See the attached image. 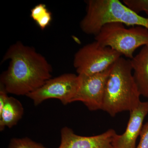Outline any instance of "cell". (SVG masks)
Returning <instances> with one entry per match:
<instances>
[{
    "instance_id": "1",
    "label": "cell",
    "mask_w": 148,
    "mask_h": 148,
    "mask_svg": "<svg viewBox=\"0 0 148 148\" xmlns=\"http://www.w3.org/2000/svg\"><path fill=\"white\" fill-rule=\"evenodd\" d=\"M8 60L9 66L0 78V84L8 93L27 96L51 78L52 67L45 57L21 42L9 48L2 62Z\"/></svg>"
},
{
    "instance_id": "2",
    "label": "cell",
    "mask_w": 148,
    "mask_h": 148,
    "mask_svg": "<svg viewBox=\"0 0 148 148\" xmlns=\"http://www.w3.org/2000/svg\"><path fill=\"white\" fill-rule=\"evenodd\" d=\"M140 95L130 60L121 56L111 67L102 110L112 117L124 111L130 112L141 102Z\"/></svg>"
},
{
    "instance_id": "3",
    "label": "cell",
    "mask_w": 148,
    "mask_h": 148,
    "mask_svg": "<svg viewBox=\"0 0 148 148\" xmlns=\"http://www.w3.org/2000/svg\"><path fill=\"white\" fill-rule=\"evenodd\" d=\"M85 2L86 14L80 27L86 34L95 36L105 25L113 23L148 29V18L135 13L118 0H88Z\"/></svg>"
},
{
    "instance_id": "4",
    "label": "cell",
    "mask_w": 148,
    "mask_h": 148,
    "mask_svg": "<svg viewBox=\"0 0 148 148\" xmlns=\"http://www.w3.org/2000/svg\"><path fill=\"white\" fill-rule=\"evenodd\" d=\"M124 25L113 23L105 25L95 36V40L131 59L137 49L148 45V29L140 26L128 29Z\"/></svg>"
},
{
    "instance_id": "5",
    "label": "cell",
    "mask_w": 148,
    "mask_h": 148,
    "mask_svg": "<svg viewBox=\"0 0 148 148\" xmlns=\"http://www.w3.org/2000/svg\"><path fill=\"white\" fill-rule=\"evenodd\" d=\"M122 56L95 41L81 48L74 56L73 66L78 75L98 73L110 68Z\"/></svg>"
},
{
    "instance_id": "6",
    "label": "cell",
    "mask_w": 148,
    "mask_h": 148,
    "mask_svg": "<svg viewBox=\"0 0 148 148\" xmlns=\"http://www.w3.org/2000/svg\"><path fill=\"white\" fill-rule=\"evenodd\" d=\"M79 85L78 75L73 73L63 74L48 80L42 86L27 95L38 106L46 100L58 99L66 105L74 102Z\"/></svg>"
},
{
    "instance_id": "7",
    "label": "cell",
    "mask_w": 148,
    "mask_h": 148,
    "mask_svg": "<svg viewBox=\"0 0 148 148\" xmlns=\"http://www.w3.org/2000/svg\"><path fill=\"white\" fill-rule=\"evenodd\" d=\"M112 66L98 73L78 75L79 85L74 102H82L90 111L102 110L106 84Z\"/></svg>"
},
{
    "instance_id": "8",
    "label": "cell",
    "mask_w": 148,
    "mask_h": 148,
    "mask_svg": "<svg viewBox=\"0 0 148 148\" xmlns=\"http://www.w3.org/2000/svg\"><path fill=\"white\" fill-rule=\"evenodd\" d=\"M116 134L114 129H110L95 136H80L65 127L61 130V143L58 148H113L112 142Z\"/></svg>"
},
{
    "instance_id": "9",
    "label": "cell",
    "mask_w": 148,
    "mask_h": 148,
    "mask_svg": "<svg viewBox=\"0 0 148 148\" xmlns=\"http://www.w3.org/2000/svg\"><path fill=\"white\" fill-rule=\"evenodd\" d=\"M148 113V102H141L130 112L129 121L123 134H116L112 142L113 148H136V142Z\"/></svg>"
},
{
    "instance_id": "10",
    "label": "cell",
    "mask_w": 148,
    "mask_h": 148,
    "mask_svg": "<svg viewBox=\"0 0 148 148\" xmlns=\"http://www.w3.org/2000/svg\"><path fill=\"white\" fill-rule=\"evenodd\" d=\"M133 76L141 95L148 98V45L130 60Z\"/></svg>"
},
{
    "instance_id": "11",
    "label": "cell",
    "mask_w": 148,
    "mask_h": 148,
    "mask_svg": "<svg viewBox=\"0 0 148 148\" xmlns=\"http://www.w3.org/2000/svg\"><path fill=\"white\" fill-rule=\"evenodd\" d=\"M24 109L21 102L13 97H9L3 108L0 110V130L11 128L22 118Z\"/></svg>"
},
{
    "instance_id": "12",
    "label": "cell",
    "mask_w": 148,
    "mask_h": 148,
    "mask_svg": "<svg viewBox=\"0 0 148 148\" xmlns=\"http://www.w3.org/2000/svg\"><path fill=\"white\" fill-rule=\"evenodd\" d=\"M31 16L42 30H44L49 25L52 20L51 12L42 3L37 5L31 10Z\"/></svg>"
},
{
    "instance_id": "13",
    "label": "cell",
    "mask_w": 148,
    "mask_h": 148,
    "mask_svg": "<svg viewBox=\"0 0 148 148\" xmlns=\"http://www.w3.org/2000/svg\"><path fill=\"white\" fill-rule=\"evenodd\" d=\"M8 148H47L28 138H13Z\"/></svg>"
},
{
    "instance_id": "14",
    "label": "cell",
    "mask_w": 148,
    "mask_h": 148,
    "mask_svg": "<svg viewBox=\"0 0 148 148\" xmlns=\"http://www.w3.org/2000/svg\"><path fill=\"white\" fill-rule=\"evenodd\" d=\"M123 4L130 10L138 14L141 12L148 15V0H123Z\"/></svg>"
},
{
    "instance_id": "15",
    "label": "cell",
    "mask_w": 148,
    "mask_h": 148,
    "mask_svg": "<svg viewBox=\"0 0 148 148\" xmlns=\"http://www.w3.org/2000/svg\"><path fill=\"white\" fill-rule=\"evenodd\" d=\"M140 136V142L136 148H148V122L143 125Z\"/></svg>"
},
{
    "instance_id": "16",
    "label": "cell",
    "mask_w": 148,
    "mask_h": 148,
    "mask_svg": "<svg viewBox=\"0 0 148 148\" xmlns=\"http://www.w3.org/2000/svg\"><path fill=\"white\" fill-rule=\"evenodd\" d=\"M8 93L2 85L0 84V110L3 108L8 98Z\"/></svg>"
}]
</instances>
